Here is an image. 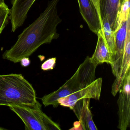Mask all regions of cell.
I'll use <instances>...</instances> for the list:
<instances>
[{"label":"cell","instance_id":"cell-1","mask_svg":"<svg viewBox=\"0 0 130 130\" xmlns=\"http://www.w3.org/2000/svg\"><path fill=\"white\" fill-rule=\"evenodd\" d=\"M60 0H51L44 11L18 36L15 44L3 54V58L14 63L20 62L22 58L29 57L41 45L50 44L57 39L58 26L61 22L58 12Z\"/></svg>","mask_w":130,"mask_h":130},{"label":"cell","instance_id":"cell-2","mask_svg":"<svg viewBox=\"0 0 130 130\" xmlns=\"http://www.w3.org/2000/svg\"><path fill=\"white\" fill-rule=\"evenodd\" d=\"M36 93L21 74L0 75V106L35 105Z\"/></svg>","mask_w":130,"mask_h":130},{"label":"cell","instance_id":"cell-3","mask_svg":"<svg viewBox=\"0 0 130 130\" xmlns=\"http://www.w3.org/2000/svg\"><path fill=\"white\" fill-rule=\"evenodd\" d=\"M97 65L93 63L89 56L87 57L73 76L59 89L41 98L45 107L52 105L57 108V100L61 97L70 95L84 88L95 80L96 68Z\"/></svg>","mask_w":130,"mask_h":130},{"label":"cell","instance_id":"cell-4","mask_svg":"<svg viewBox=\"0 0 130 130\" xmlns=\"http://www.w3.org/2000/svg\"><path fill=\"white\" fill-rule=\"evenodd\" d=\"M22 119L26 130H46L43 122L44 112L37 101L35 105H15L9 106Z\"/></svg>","mask_w":130,"mask_h":130},{"label":"cell","instance_id":"cell-5","mask_svg":"<svg viewBox=\"0 0 130 130\" xmlns=\"http://www.w3.org/2000/svg\"><path fill=\"white\" fill-rule=\"evenodd\" d=\"M102 79L99 78L95 79L88 86L78 91L58 100L59 105L73 109L79 100L85 99H93L99 100L102 90Z\"/></svg>","mask_w":130,"mask_h":130},{"label":"cell","instance_id":"cell-6","mask_svg":"<svg viewBox=\"0 0 130 130\" xmlns=\"http://www.w3.org/2000/svg\"><path fill=\"white\" fill-rule=\"evenodd\" d=\"M119 92L118 127L121 130H126L130 124V72L124 80Z\"/></svg>","mask_w":130,"mask_h":130},{"label":"cell","instance_id":"cell-7","mask_svg":"<svg viewBox=\"0 0 130 130\" xmlns=\"http://www.w3.org/2000/svg\"><path fill=\"white\" fill-rule=\"evenodd\" d=\"M90 99H83L76 103L72 110L79 120L71 129L98 130L93 120L90 109Z\"/></svg>","mask_w":130,"mask_h":130},{"label":"cell","instance_id":"cell-8","mask_svg":"<svg viewBox=\"0 0 130 130\" xmlns=\"http://www.w3.org/2000/svg\"><path fill=\"white\" fill-rule=\"evenodd\" d=\"M127 22V32L121 64L118 74L112 86L111 93L113 96L117 95L124 80L130 72V16H128Z\"/></svg>","mask_w":130,"mask_h":130},{"label":"cell","instance_id":"cell-9","mask_svg":"<svg viewBox=\"0 0 130 130\" xmlns=\"http://www.w3.org/2000/svg\"><path fill=\"white\" fill-rule=\"evenodd\" d=\"M127 22L126 21L122 23L115 31L112 62L111 65L112 72L115 78L118 74L124 54L127 32Z\"/></svg>","mask_w":130,"mask_h":130},{"label":"cell","instance_id":"cell-10","mask_svg":"<svg viewBox=\"0 0 130 130\" xmlns=\"http://www.w3.org/2000/svg\"><path fill=\"white\" fill-rule=\"evenodd\" d=\"M79 11L89 29L97 35L102 30V19L91 0H77Z\"/></svg>","mask_w":130,"mask_h":130},{"label":"cell","instance_id":"cell-11","mask_svg":"<svg viewBox=\"0 0 130 130\" xmlns=\"http://www.w3.org/2000/svg\"><path fill=\"white\" fill-rule=\"evenodd\" d=\"M36 0H12L9 19L12 25V31L22 26L27 18V14Z\"/></svg>","mask_w":130,"mask_h":130},{"label":"cell","instance_id":"cell-12","mask_svg":"<svg viewBox=\"0 0 130 130\" xmlns=\"http://www.w3.org/2000/svg\"><path fill=\"white\" fill-rule=\"evenodd\" d=\"M98 41L95 52L91 57V61L98 66L100 64L107 63L110 65L112 62V54L111 53L103 37L102 30L97 34Z\"/></svg>","mask_w":130,"mask_h":130},{"label":"cell","instance_id":"cell-13","mask_svg":"<svg viewBox=\"0 0 130 130\" xmlns=\"http://www.w3.org/2000/svg\"><path fill=\"white\" fill-rule=\"evenodd\" d=\"M121 0H100L102 20L106 19L112 29L115 31L117 15Z\"/></svg>","mask_w":130,"mask_h":130},{"label":"cell","instance_id":"cell-14","mask_svg":"<svg viewBox=\"0 0 130 130\" xmlns=\"http://www.w3.org/2000/svg\"><path fill=\"white\" fill-rule=\"evenodd\" d=\"M102 31L104 39L109 51L112 55L115 32L112 29L108 21L106 19L102 20Z\"/></svg>","mask_w":130,"mask_h":130},{"label":"cell","instance_id":"cell-15","mask_svg":"<svg viewBox=\"0 0 130 130\" xmlns=\"http://www.w3.org/2000/svg\"><path fill=\"white\" fill-rule=\"evenodd\" d=\"M130 0H121L117 15L115 31L122 23L127 21L128 16L130 15Z\"/></svg>","mask_w":130,"mask_h":130},{"label":"cell","instance_id":"cell-16","mask_svg":"<svg viewBox=\"0 0 130 130\" xmlns=\"http://www.w3.org/2000/svg\"><path fill=\"white\" fill-rule=\"evenodd\" d=\"M10 9L4 3L0 6V35L9 23Z\"/></svg>","mask_w":130,"mask_h":130},{"label":"cell","instance_id":"cell-17","mask_svg":"<svg viewBox=\"0 0 130 130\" xmlns=\"http://www.w3.org/2000/svg\"><path fill=\"white\" fill-rule=\"evenodd\" d=\"M57 58H52L46 60L42 64L41 68L44 71H48L54 69L56 64Z\"/></svg>","mask_w":130,"mask_h":130},{"label":"cell","instance_id":"cell-18","mask_svg":"<svg viewBox=\"0 0 130 130\" xmlns=\"http://www.w3.org/2000/svg\"><path fill=\"white\" fill-rule=\"evenodd\" d=\"M21 65L24 67H28L31 63V61L29 57H24L22 58L20 61Z\"/></svg>","mask_w":130,"mask_h":130},{"label":"cell","instance_id":"cell-19","mask_svg":"<svg viewBox=\"0 0 130 130\" xmlns=\"http://www.w3.org/2000/svg\"><path fill=\"white\" fill-rule=\"evenodd\" d=\"M92 2L93 3L97 12H98V14L99 16L100 19H102L101 18V14H100V0H91Z\"/></svg>","mask_w":130,"mask_h":130},{"label":"cell","instance_id":"cell-20","mask_svg":"<svg viewBox=\"0 0 130 130\" xmlns=\"http://www.w3.org/2000/svg\"><path fill=\"white\" fill-rule=\"evenodd\" d=\"M5 3V0H0V6Z\"/></svg>","mask_w":130,"mask_h":130},{"label":"cell","instance_id":"cell-21","mask_svg":"<svg viewBox=\"0 0 130 130\" xmlns=\"http://www.w3.org/2000/svg\"><path fill=\"white\" fill-rule=\"evenodd\" d=\"M4 129H5V128H2V127H0V130H4Z\"/></svg>","mask_w":130,"mask_h":130}]
</instances>
